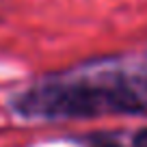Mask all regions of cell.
<instances>
[{"instance_id": "1", "label": "cell", "mask_w": 147, "mask_h": 147, "mask_svg": "<svg viewBox=\"0 0 147 147\" xmlns=\"http://www.w3.org/2000/svg\"><path fill=\"white\" fill-rule=\"evenodd\" d=\"M134 147H147V130H143V132L136 134V138H134Z\"/></svg>"}, {"instance_id": "2", "label": "cell", "mask_w": 147, "mask_h": 147, "mask_svg": "<svg viewBox=\"0 0 147 147\" xmlns=\"http://www.w3.org/2000/svg\"><path fill=\"white\" fill-rule=\"evenodd\" d=\"M104 147H115V145H104Z\"/></svg>"}]
</instances>
